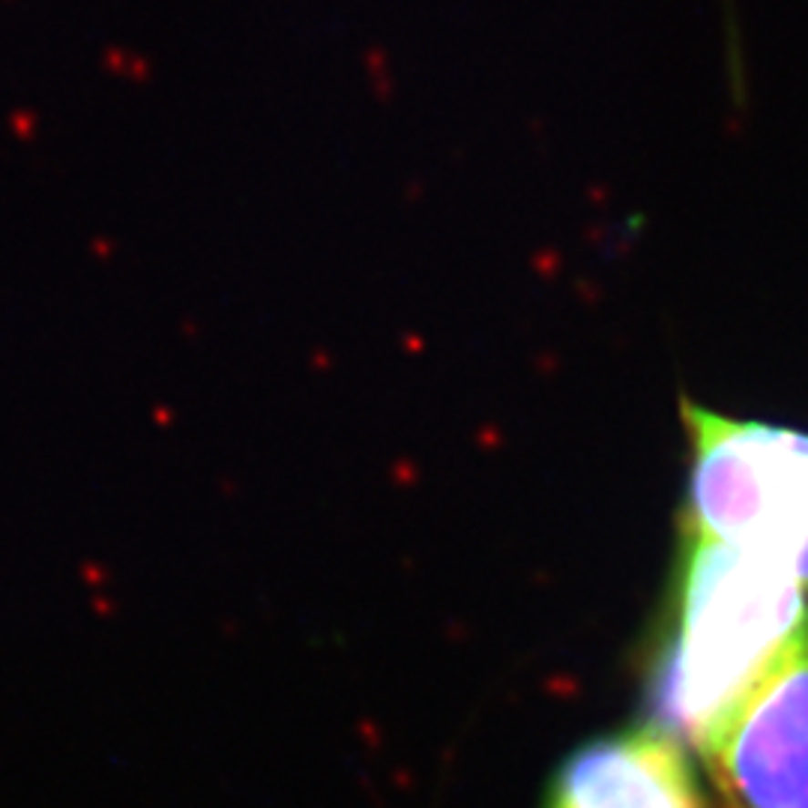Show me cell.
I'll return each instance as SVG.
<instances>
[{
    "mask_svg": "<svg viewBox=\"0 0 808 808\" xmlns=\"http://www.w3.org/2000/svg\"><path fill=\"white\" fill-rule=\"evenodd\" d=\"M808 620V596L772 554L686 533L674 623L649 704L662 731L701 746Z\"/></svg>",
    "mask_w": 808,
    "mask_h": 808,
    "instance_id": "6da1fadb",
    "label": "cell"
},
{
    "mask_svg": "<svg viewBox=\"0 0 808 808\" xmlns=\"http://www.w3.org/2000/svg\"><path fill=\"white\" fill-rule=\"evenodd\" d=\"M689 530L793 566L808 545V435L683 402Z\"/></svg>",
    "mask_w": 808,
    "mask_h": 808,
    "instance_id": "7a4b0ae2",
    "label": "cell"
},
{
    "mask_svg": "<svg viewBox=\"0 0 808 808\" xmlns=\"http://www.w3.org/2000/svg\"><path fill=\"white\" fill-rule=\"evenodd\" d=\"M698 752L719 808H808V620Z\"/></svg>",
    "mask_w": 808,
    "mask_h": 808,
    "instance_id": "3957f363",
    "label": "cell"
},
{
    "mask_svg": "<svg viewBox=\"0 0 808 808\" xmlns=\"http://www.w3.org/2000/svg\"><path fill=\"white\" fill-rule=\"evenodd\" d=\"M545 808H710L683 742L659 725L593 737L566 758Z\"/></svg>",
    "mask_w": 808,
    "mask_h": 808,
    "instance_id": "277c9868",
    "label": "cell"
}]
</instances>
